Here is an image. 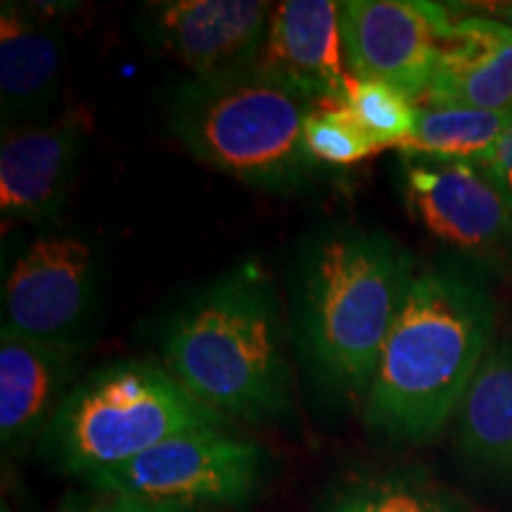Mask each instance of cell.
<instances>
[{"instance_id": "1", "label": "cell", "mask_w": 512, "mask_h": 512, "mask_svg": "<svg viewBox=\"0 0 512 512\" xmlns=\"http://www.w3.org/2000/svg\"><path fill=\"white\" fill-rule=\"evenodd\" d=\"M494 304L477 278L458 268L415 273L361 403L368 432L425 441L463 403L491 351Z\"/></svg>"}, {"instance_id": "2", "label": "cell", "mask_w": 512, "mask_h": 512, "mask_svg": "<svg viewBox=\"0 0 512 512\" xmlns=\"http://www.w3.org/2000/svg\"><path fill=\"white\" fill-rule=\"evenodd\" d=\"M413 278L411 254L392 235L332 228L313 240L297 266L292 323L318 387L363 403Z\"/></svg>"}, {"instance_id": "3", "label": "cell", "mask_w": 512, "mask_h": 512, "mask_svg": "<svg viewBox=\"0 0 512 512\" xmlns=\"http://www.w3.org/2000/svg\"><path fill=\"white\" fill-rule=\"evenodd\" d=\"M164 366L230 422L283 418L290 411V363L266 273L238 266L188 299L166 325Z\"/></svg>"}, {"instance_id": "4", "label": "cell", "mask_w": 512, "mask_h": 512, "mask_svg": "<svg viewBox=\"0 0 512 512\" xmlns=\"http://www.w3.org/2000/svg\"><path fill=\"white\" fill-rule=\"evenodd\" d=\"M313 107L252 67L181 81L166 121L178 143L209 169L259 190L297 192L318 171L302 136Z\"/></svg>"}, {"instance_id": "5", "label": "cell", "mask_w": 512, "mask_h": 512, "mask_svg": "<svg viewBox=\"0 0 512 512\" xmlns=\"http://www.w3.org/2000/svg\"><path fill=\"white\" fill-rule=\"evenodd\" d=\"M230 425L166 366L117 361L74 384L41 446L62 472L88 479L181 434Z\"/></svg>"}, {"instance_id": "6", "label": "cell", "mask_w": 512, "mask_h": 512, "mask_svg": "<svg viewBox=\"0 0 512 512\" xmlns=\"http://www.w3.org/2000/svg\"><path fill=\"white\" fill-rule=\"evenodd\" d=\"M268 475V453L230 427L181 434L124 465L86 482L102 496L178 505L238 508L259 494Z\"/></svg>"}, {"instance_id": "7", "label": "cell", "mask_w": 512, "mask_h": 512, "mask_svg": "<svg viewBox=\"0 0 512 512\" xmlns=\"http://www.w3.org/2000/svg\"><path fill=\"white\" fill-rule=\"evenodd\" d=\"M100 287V259L86 238L43 233L3 278V330L55 344H81Z\"/></svg>"}, {"instance_id": "8", "label": "cell", "mask_w": 512, "mask_h": 512, "mask_svg": "<svg viewBox=\"0 0 512 512\" xmlns=\"http://www.w3.org/2000/svg\"><path fill=\"white\" fill-rule=\"evenodd\" d=\"M444 5L427 0H344L339 29L351 74L377 81L411 102L427 98L453 34Z\"/></svg>"}, {"instance_id": "9", "label": "cell", "mask_w": 512, "mask_h": 512, "mask_svg": "<svg viewBox=\"0 0 512 512\" xmlns=\"http://www.w3.org/2000/svg\"><path fill=\"white\" fill-rule=\"evenodd\" d=\"M271 12L256 0H157L136 10V31L190 76H216L256 67Z\"/></svg>"}, {"instance_id": "10", "label": "cell", "mask_w": 512, "mask_h": 512, "mask_svg": "<svg viewBox=\"0 0 512 512\" xmlns=\"http://www.w3.org/2000/svg\"><path fill=\"white\" fill-rule=\"evenodd\" d=\"M401 183L413 221L444 245L477 256L512 247V209L475 164L403 152Z\"/></svg>"}, {"instance_id": "11", "label": "cell", "mask_w": 512, "mask_h": 512, "mask_svg": "<svg viewBox=\"0 0 512 512\" xmlns=\"http://www.w3.org/2000/svg\"><path fill=\"white\" fill-rule=\"evenodd\" d=\"M88 117L64 112L60 117L3 128L0 140V211L5 223L46 226L67 202L83 150Z\"/></svg>"}, {"instance_id": "12", "label": "cell", "mask_w": 512, "mask_h": 512, "mask_svg": "<svg viewBox=\"0 0 512 512\" xmlns=\"http://www.w3.org/2000/svg\"><path fill=\"white\" fill-rule=\"evenodd\" d=\"M256 69L311 105H344L354 88L339 29V3L285 0L271 12Z\"/></svg>"}, {"instance_id": "13", "label": "cell", "mask_w": 512, "mask_h": 512, "mask_svg": "<svg viewBox=\"0 0 512 512\" xmlns=\"http://www.w3.org/2000/svg\"><path fill=\"white\" fill-rule=\"evenodd\" d=\"M81 344L41 342L0 330V441L22 451L43 439L74 389Z\"/></svg>"}, {"instance_id": "14", "label": "cell", "mask_w": 512, "mask_h": 512, "mask_svg": "<svg viewBox=\"0 0 512 512\" xmlns=\"http://www.w3.org/2000/svg\"><path fill=\"white\" fill-rule=\"evenodd\" d=\"M62 31L36 5L0 12V114L3 128L46 121L60 100Z\"/></svg>"}, {"instance_id": "15", "label": "cell", "mask_w": 512, "mask_h": 512, "mask_svg": "<svg viewBox=\"0 0 512 512\" xmlns=\"http://www.w3.org/2000/svg\"><path fill=\"white\" fill-rule=\"evenodd\" d=\"M430 105L467 110H512V27L489 17L453 24L439 57Z\"/></svg>"}, {"instance_id": "16", "label": "cell", "mask_w": 512, "mask_h": 512, "mask_svg": "<svg viewBox=\"0 0 512 512\" xmlns=\"http://www.w3.org/2000/svg\"><path fill=\"white\" fill-rule=\"evenodd\" d=\"M458 411L460 451L484 470L512 477V342L486 354Z\"/></svg>"}, {"instance_id": "17", "label": "cell", "mask_w": 512, "mask_h": 512, "mask_svg": "<svg viewBox=\"0 0 512 512\" xmlns=\"http://www.w3.org/2000/svg\"><path fill=\"white\" fill-rule=\"evenodd\" d=\"M510 128L512 110L489 112L430 105L418 110L415 131L403 145V152L477 164L494 150Z\"/></svg>"}, {"instance_id": "18", "label": "cell", "mask_w": 512, "mask_h": 512, "mask_svg": "<svg viewBox=\"0 0 512 512\" xmlns=\"http://www.w3.org/2000/svg\"><path fill=\"white\" fill-rule=\"evenodd\" d=\"M323 512H458L434 486L406 472H361L339 482Z\"/></svg>"}, {"instance_id": "19", "label": "cell", "mask_w": 512, "mask_h": 512, "mask_svg": "<svg viewBox=\"0 0 512 512\" xmlns=\"http://www.w3.org/2000/svg\"><path fill=\"white\" fill-rule=\"evenodd\" d=\"M344 107L351 112L356 126L370 140L377 152L384 147H401L408 143L418 121V107L403 98L399 91L377 81H358L351 88Z\"/></svg>"}, {"instance_id": "20", "label": "cell", "mask_w": 512, "mask_h": 512, "mask_svg": "<svg viewBox=\"0 0 512 512\" xmlns=\"http://www.w3.org/2000/svg\"><path fill=\"white\" fill-rule=\"evenodd\" d=\"M304 150L316 166H354L375 147L344 105H316L304 119Z\"/></svg>"}, {"instance_id": "21", "label": "cell", "mask_w": 512, "mask_h": 512, "mask_svg": "<svg viewBox=\"0 0 512 512\" xmlns=\"http://www.w3.org/2000/svg\"><path fill=\"white\" fill-rule=\"evenodd\" d=\"M482 174L489 178L491 185L501 192V197L512 209V128L498 140L494 150L482 162L475 164Z\"/></svg>"}, {"instance_id": "22", "label": "cell", "mask_w": 512, "mask_h": 512, "mask_svg": "<svg viewBox=\"0 0 512 512\" xmlns=\"http://www.w3.org/2000/svg\"><path fill=\"white\" fill-rule=\"evenodd\" d=\"M74 512H188V510L178 508V505L138 501V498H128V496H105L102 501L86 503L83 508Z\"/></svg>"}, {"instance_id": "23", "label": "cell", "mask_w": 512, "mask_h": 512, "mask_svg": "<svg viewBox=\"0 0 512 512\" xmlns=\"http://www.w3.org/2000/svg\"><path fill=\"white\" fill-rule=\"evenodd\" d=\"M503 15V19H505V24H510L512 27V3H508V5H503L501 10H498Z\"/></svg>"}]
</instances>
